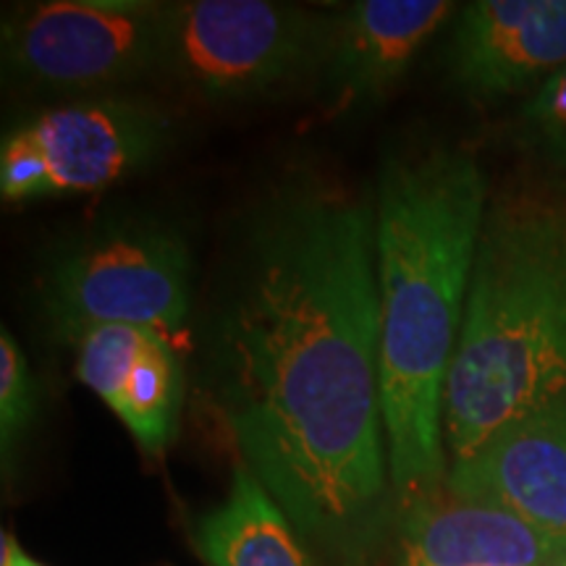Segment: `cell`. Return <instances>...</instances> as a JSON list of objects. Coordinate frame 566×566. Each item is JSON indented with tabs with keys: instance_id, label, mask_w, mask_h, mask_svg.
Listing matches in <instances>:
<instances>
[{
	"instance_id": "obj_1",
	"label": "cell",
	"mask_w": 566,
	"mask_h": 566,
	"mask_svg": "<svg viewBox=\"0 0 566 566\" xmlns=\"http://www.w3.org/2000/svg\"><path fill=\"white\" fill-rule=\"evenodd\" d=\"M192 336L208 409L304 543L370 564L396 504L375 192L310 166L268 181L231 218Z\"/></svg>"
},
{
	"instance_id": "obj_2",
	"label": "cell",
	"mask_w": 566,
	"mask_h": 566,
	"mask_svg": "<svg viewBox=\"0 0 566 566\" xmlns=\"http://www.w3.org/2000/svg\"><path fill=\"white\" fill-rule=\"evenodd\" d=\"M488 208L485 176L464 150L391 155L375 181L380 401L396 501L449 478L443 399Z\"/></svg>"
},
{
	"instance_id": "obj_3",
	"label": "cell",
	"mask_w": 566,
	"mask_h": 566,
	"mask_svg": "<svg viewBox=\"0 0 566 566\" xmlns=\"http://www.w3.org/2000/svg\"><path fill=\"white\" fill-rule=\"evenodd\" d=\"M566 396V176L488 197L443 399L451 464Z\"/></svg>"
},
{
	"instance_id": "obj_4",
	"label": "cell",
	"mask_w": 566,
	"mask_h": 566,
	"mask_svg": "<svg viewBox=\"0 0 566 566\" xmlns=\"http://www.w3.org/2000/svg\"><path fill=\"white\" fill-rule=\"evenodd\" d=\"M195 260L179 226L122 216L55 247L40 300L53 334L76 344L105 325L147 328L176 349L192 338Z\"/></svg>"
},
{
	"instance_id": "obj_5",
	"label": "cell",
	"mask_w": 566,
	"mask_h": 566,
	"mask_svg": "<svg viewBox=\"0 0 566 566\" xmlns=\"http://www.w3.org/2000/svg\"><path fill=\"white\" fill-rule=\"evenodd\" d=\"M331 17L268 0L168 3L155 76L208 103H252L317 80Z\"/></svg>"
},
{
	"instance_id": "obj_6",
	"label": "cell",
	"mask_w": 566,
	"mask_h": 566,
	"mask_svg": "<svg viewBox=\"0 0 566 566\" xmlns=\"http://www.w3.org/2000/svg\"><path fill=\"white\" fill-rule=\"evenodd\" d=\"M168 3L51 0L3 21V69L53 92H101L158 71Z\"/></svg>"
},
{
	"instance_id": "obj_7",
	"label": "cell",
	"mask_w": 566,
	"mask_h": 566,
	"mask_svg": "<svg viewBox=\"0 0 566 566\" xmlns=\"http://www.w3.org/2000/svg\"><path fill=\"white\" fill-rule=\"evenodd\" d=\"M48 171V197L101 192L150 168L174 139L171 122L150 103L82 97L21 124Z\"/></svg>"
},
{
	"instance_id": "obj_8",
	"label": "cell",
	"mask_w": 566,
	"mask_h": 566,
	"mask_svg": "<svg viewBox=\"0 0 566 566\" xmlns=\"http://www.w3.org/2000/svg\"><path fill=\"white\" fill-rule=\"evenodd\" d=\"M446 488L459 499L506 509L566 543V396L506 424L467 462L451 464Z\"/></svg>"
},
{
	"instance_id": "obj_9",
	"label": "cell",
	"mask_w": 566,
	"mask_h": 566,
	"mask_svg": "<svg viewBox=\"0 0 566 566\" xmlns=\"http://www.w3.org/2000/svg\"><path fill=\"white\" fill-rule=\"evenodd\" d=\"M566 66V0H478L449 45V74L472 97L537 90Z\"/></svg>"
},
{
	"instance_id": "obj_10",
	"label": "cell",
	"mask_w": 566,
	"mask_h": 566,
	"mask_svg": "<svg viewBox=\"0 0 566 566\" xmlns=\"http://www.w3.org/2000/svg\"><path fill=\"white\" fill-rule=\"evenodd\" d=\"M454 9L449 0H359L334 13L317 71L334 108L386 95Z\"/></svg>"
},
{
	"instance_id": "obj_11",
	"label": "cell",
	"mask_w": 566,
	"mask_h": 566,
	"mask_svg": "<svg viewBox=\"0 0 566 566\" xmlns=\"http://www.w3.org/2000/svg\"><path fill=\"white\" fill-rule=\"evenodd\" d=\"M566 543L449 488L405 506L396 566H562Z\"/></svg>"
},
{
	"instance_id": "obj_12",
	"label": "cell",
	"mask_w": 566,
	"mask_h": 566,
	"mask_svg": "<svg viewBox=\"0 0 566 566\" xmlns=\"http://www.w3.org/2000/svg\"><path fill=\"white\" fill-rule=\"evenodd\" d=\"M197 548L210 566H315L304 537L244 462L229 495L197 525Z\"/></svg>"
},
{
	"instance_id": "obj_13",
	"label": "cell",
	"mask_w": 566,
	"mask_h": 566,
	"mask_svg": "<svg viewBox=\"0 0 566 566\" xmlns=\"http://www.w3.org/2000/svg\"><path fill=\"white\" fill-rule=\"evenodd\" d=\"M184 391L187 373L181 354L171 342L155 334L134 363L111 412L126 424L147 454H163L179 428Z\"/></svg>"
},
{
	"instance_id": "obj_14",
	"label": "cell",
	"mask_w": 566,
	"mask_h": 566,
	"mask_svg": "<svg viewBox=\"0 0 566 566\" xmlns=\"http://www.w3.org/2000/svg\"><path fill=\"white\" fill-rule=\"evenodd\" d=\"M520 139L551 171L566 176V66L543 82L525 103Z\"/></svg>"
},
{
	"instance_id": "obj_15",
	"label": "cell",
	"mask_w": 566,
	"mask_h": 566,
	"mask_svg": "<svg viewBox=\"0 0 566 566\" xmlns=\"http://www.w3.org/2000/svg\"><path fill=\"white\" fill-rule=\"evenodd\" d=\"M34 412H38V391H34L30 367L17 338L3 328L0 331V446L6 457L27 433Z\"/></svg>"
},
{
	"instance_id": "obj_16",
	"label": "cell",
	"mask_w": 566,
	"mask_h": 566,
	"mask_svg": "<svg viewBox=\"0 0 566 566\" xmlns=\"http://www.w3.org/2000/svg\"><path fill=\"white\" fill-rule=\"evenodd\" d=\"M0 192L9 202L48 197L45 160L21 126L6 134L3 145H0Z\"/></svg>"
},
{
	"instance_id": "obj_17",
	"label": "cell",
	"mask_w": 566,
	"mask_h": 566,
	"mask_svg": "<svg viewBox=\"0 0 566 566\" xmlns=\"http://www.w3.org/2000/svg\"><path fill=\"white\" fill-rule=\"evenodd\" d=\"M0 566H45L40 562H34L24 554V551L19 548V543L13 541V537L6 533L3 535V551H0Z\"/></svg>"
},
{
	"instance_id": "obj_18",
	"label": "cell",
	"mask_w": 566,
	"mask_h": 566,
	"mask_svg": "<svg viewBox=\"0 0 566 566\" xmlns=\"http://www.w3.org/2000/svg\"><path fill=\"white\" fill-rule=\"evenodd\" d=\"M562 566H566V564H562Z\"/></svg>"
}]
</instances>
